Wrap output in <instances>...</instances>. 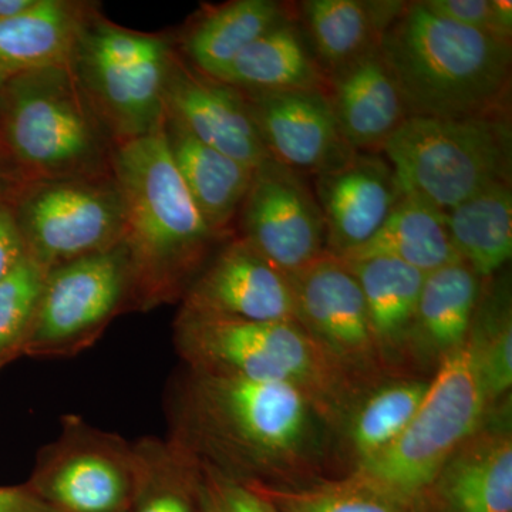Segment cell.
Wrapping results in <instances>:
<instances>
[{"label":"cell","mask_w":512,"mask_h":512,"mask_svg":"<svg viewBox=\"0 0 512 512\" xmlns=\"http://www.w3.org/2000/svg\"><path fill=\"white\" fill-rule=\"evenodd\" d=\"M296 322L363 393L389 377L377 352L365 298L352 269L328 254L292 276Z\"/></svg>","instance_id":"cell-11"},{"label":"cell","mask_w":512,"mask_h":512,"mask_svg":"<svg viewBox=\"0 0 512 512\" xmlns=\"http://www.w3.org/2000/svg\"><path fill=\"white\" fill-rule=\"evenodd\" d=\"M429 384L430 379L420 377L384 380L357 400L339 434L340 457L348 474L396 443Z\"/></svg>","instance_id":"cell-26"},{"label":"cell","mask_w":512,"mask_h":512,"mask_svg":"<svg viewBox=\"0 0 512 512\" xmlns=\"http://www.w3.org/2000/svg\"><path fill=\"white\" fill-rule=\"evenodd\" d=\"M409 117H510L512 47L406 2L379 43Z\"/></svg>","instance_id":"cell-3"},{"label":"cell","mask_w":512,"mask_h":512,"mask_svg":"<svg viewBox=\"0 0 512 512\" xmlns=\"http://www.w3.org/2000/svg\"><path fill=\"white\" fill-rule=\"evenodd\" d=\"M325 93L343 137L356 153H382L409 117L379 47L328 74Z\"/></svg>","instance_id":"cell-19"},{"label":"cell","mask_w":512,"mask_h":512,"mask_svg":"<svg viewBox=\"0 0 512 512\" xmlns=\"http://www.w3.org/2000/svg\"><path fill=\"white\" fill-rule=\"evenodd\" d=\"M458 258L481 279L498 275L512 256V187L497 183L444 212Z\"/></svg>","instance_id":"cell-27"},{"label":"cell","mask_w":512,"mask_h":512,"mask_svg":"<svg viewBox=\"0 0 512 512\" xmlns=\"http://www.w3.org/2000/svg\"><path fill=\"white\" fill-rule=\"evenodd\" d=\"M137 483L136 444L72 414L40 451L28 485L57 512H128Z\"/></svg>","instance_id":"cell-7"},{"label":"cell","mask_w":512,"mask_h":512,"mask_svg":"<svg viewBox=\"0 0 512 512\" xmlns=\"http://www.w3.org/2000/svg\"><path fill=\"white\" fill-rule=\"evenodd\" d=\"M72 6L37 0L13 18L0 19V87L23 74L67 67L79 42Z\"/></svg>","instance_id":"cell-24"},{"label":"cell","mask_w":512,"mask_h":512,"mask_svg":"<svg viewBox=\"0 0 512 512\" xmlns=\"http://www.w3.org/2000/svg\"><path fill=\"white\" fill-rule=\"evenodd\" d=\"M8 190H9L8 178H6L5 175L0 174V198H2L3 194H5V192Z\"/></svg>","instance_id":"cell-40"},{"label":"cell","mask_w":512,"mask_h":512,"mask_svg":"<svg viewBox=\"0 0 512 512\" xmlns=\"http://www.w3.org/2000/svg\"><path fill=\"white\" fill-rule=\"evenodd\" d=\"M217 80L249 93L325 90L328 84L311 43L291 20L255 40Z\"/></svg>","instance_id":"cell-25"},{"label":"cell","mask_w":512,"mask_h":512,"mask_svg":"<svg viewBox=\"0 0 512 512\" xmlns=\"http://www.w3.org/2000/svg\"><path fill=\"white\" fill-rule=\"evenodd\" d=\"M382 153L403 197L451 210L477 192L510 181V117H407Z\"/></svg>","instance_id":"cell-5"},{"label":"cell","mask_w":512,"mask_h":512,"mask_svg":"<svg viewBox=\"0 0 512 512\" xmlns=\"http://www.w3.org/2000/svg\"><path fill=\"white\" fill-rule=\"evenodd\" d=\"M67 67L6 84L5 133L20 163L46 177L77 173L97 157V137Z\"/></svg>","instance_id":"cell-10"},{"label":"cell","mask_w":512,"mask_h":512,"mask_svg":"<svg viewBox=\"0 0 512 512\" xmlns=\"http://www.w3.org/2000/svg\"><path fill=\"white\" fill-rule=\"evenodd\" d=\"M28 255L19 221L6 205L0 204V281Z\"/></svg>","instance_id":"cell-36"},{"label":"cell","mask_w":512,"mask_h":512,"mask_svg":"<svg viewBox=\"0 0 512 512\" xmlns=\"http://www.w3.org/2000/svg\"><path fill=\"white\" fill-rule=\"evenodd\" d=\"M131 296L123 244L53 268L46 276L22 355L73 356L93 345Z\"/></svg>","instance_id":"cell-9"},{"label":"cell","mask_w":512,"mask_h":512,"mask_svg":"<svg viewBox=\"0 0 512 512\" xmlns=\"http://www.w3.org/2000/svg\"><path fill=\"white\" fill-rule=\"evenodd\" d=\"M37 0H0V19L13 18L36 5Z\"/></svg>","instance_id":"cell-38"},{"label":"cell","mask_w":512,"mask_h":512,"mask_svg":"<svg viewBox=\"0 0 512 512\" xmlns=\"http://www.w3.org/2000/svg\"><path fill=\"white\" fill-rule=\"evenodd\" d=\"M493 5L501 28L512 36V2L510 0H493Z\"/></svg>","instance_id":"cell-39"},{"label":"cell","mask_w":512,"mask_h":512,"mask_svg":"<svg viewBox=\"0 0 512 512\" xmlns=\"http://www.w3.org/2000/svg\"><path fill=\"white\" fill-rule=\"evenodd\" d=\"M367 258L396 259L424 275L461 261L451 244L444 212L407 197L400 198L366 244L339 259Z\"/></svg>","instance_id":"cell-28"},{"label":"cell","mask_w":512,"mask_h":512,"mask_svg":"<svg viewBox=\"0 0 512 512\" xmlns=\"http://www.w3.org/2000/svg\"><path fill=\"white\" fill-rule=\"evenodd\" d=\"M164 128L185 187L208 227L221 239L241 211L254 168L205 146L170 117L164 116Z\"/></svg>","instance_id":"cell-22"},{"label":"cell","mask_w":512,"mask_h":512,"mask_svg":"<svg viewBox=\"0 0 512 512\" xmlns=\"http://www.w3.org/2000/svg\"><path fill=\"white\" fill-rule=\"evenodd\" d=\"M194 460L200 512H281L251 485L195 454Z\"/></svg>","instance_id":"cell-34"},{"label":"cell","mask_w":512,"mask_h":512,"mask_svg":"<svg viewBox=\"0 0 512 512\" xmlns=\"http://www.w3.org/2000/svg\"><path fill=\"white\" fill-rule=\"evenodd\" d=\"M241 93L269 157L279 164L316 177L355 156L325 90Z\"/></svg>","instance_id":"cell-14"},{"label":"cell","mask_w":512,"mask_h":512,"mask_svg":"<svg viewBox=\"0 0 512 512\" xmlns=\"http://www.w3.org/2000/svg\"><path fill=\"white\" fill-rule=\"evenodd\" d=\"M419 512H512L510 424L485 417L441 467Z\"/></svg>","instance_id":"cell-18"},{"label":"cell","mask_w":512,"mask_h":512,"mask_svg":"<svg viewBox=\"0 0 512 512\" xmlns=\"http://www.w3.org/2000/svg\"><path fill=\"white\" fill-rule=\"evenodd\" d=\"M406 2L305 0L299 5L308 40L323 72L348 66L379 47Z\"/></svg>","instance_id":"cell-23"},{"label":"cell","mask_w":512,"mask_h":512,"mask_svg":"<svg viewBox=\"0 0 512 512\" xmlns=\"http://www.w3.org/2000/svg\"><path fill=\"white\" fill-rule=\"evenodd\" d=\"M421 2L440 18L511 42L512 36L501 28L495 16L493 0H421Z\"/></svg>","instance_id":"cell-35"},{"label":"cell","mask_w":512,"mask_h":512,"mask_svg":"<svg viewBox=\"0 0 512 512\" xmlns=\"http://www.w3.org/2000/svg\"><path fill=\"white\" fill-rule=\"evenodd\" d=\"M174 343L187 370L286 383L305 393L338 434L362 390L295 320L181 311Z\"/></svg>","instance_id":"cell-4"},{"label":"cell","mask_w":512,"mask_h":512,"mask_svg":"<svg viewBox=\"0 0 512 512\" xmlns=\"http://www.w3.org/2000/svg\"><path fill=\"white\" fill-rule=\"evenodd\" d=\"M173 436L244 483L295 487L345 467L338 431L286 383L187 370Z\"/></svg>","instance_id":"cell-1"},{"label":"cell","mask_w":512,"mask_h":512,"mask_svg":"<svg viewBox=\"0 0 512 512\" xmlns=\"http://www.w3.org/2000/svg\"><path fill=\"white\" fill-rule=\"evenodd\" d=\"M47 274L28 255L0 281V365L22 355Z\"/></svg>","instance_id":"cell-33"},{"label":"cell","mask_w":512,"mask_h":512,"mask_svg":"<svg viewBox=\"0 0 512 512\" xmlns=\"http://www.w3.org/2000/svg\"><path fill=\"white\" fill-rule=\"evenodd\" d=\"M138 483L128 512H200L194 454L183 441H137Z\"/></svg>","instance_id":"cell-31"},{"label":"cell","mask_w":512,"mask_h":512,"mask_svg":"<svg viewBox=\"0 0 512 512\" xmlns=\"http://www.w3.org/2000/svg\"><path fill=\"white\" fill-rule=\"evenodd\" d=\"M114 171L131 298L150 308L184 296L220 238L175 167L164 121L144 136L124 140L114 156Z\"/></svg>","instance_id":"cell-2"},{"label":"cell","mask_w":512,"mask_h":512,"mask_svg":"<svg viewBox=\"0 0 512 512\" xmlns=\"http://www.w3.org/2000/svg\"><path fill=\"white\" fill-rule=\"evenodd\" d=\"M247 484L281 512H417L352 474L295 487Z\"/></svg>","instance_id":"cell-32"},{"label":"cell","mask_w":512,"mask_h":512,"mask_svg":"<svg viewBox=\"0 0 512 512\" xmlns=\"http://www.w3.org/2000/svg\"><path fill=\"white\" fill-rule=\"evenodd\" d=\"M76 52L87 90L117 133L128 140L163 123L167 42L103 22L82 30Z\"/></svg>","instance_id":"cell-8"},{"label":"cell","mask_w":512,"mask_h":512,"mask_svg":"<svg viewBox=\"0 0 512 512\" xmlns=\"http://www.w3.org/2000/svg\"><path fill=\"white\" fill-rule=\"evenodd\" d=\"M164 110L202 144L249 168L256 170L271 158L242 93L174 59L165 82Z\"/></svg>","instance_id":"cell-16"},{"label":"cell","mask_w":512,"mask_h":512,"mask_svg":"<svg viewBox=\"0 0 512 512\" xmlns=\"http://www.w3.org/2000/svg\"><path fill=\"white\" fill-rule=\"evenodd\" d=\"M181 311L248 320H295L288 276L245 239L229 242L195 278Z\"/></svg>","instance_id":"cell-15"},{"label":"cell","mask_w":512,"mask_h":512,"mask_svg":"<svg viewBox=\"0 0 512 512\" xmlns=\"http://www.w3.org/2000/svg\"><path fill=\"white\" fill-rule=\"evenodd\" d=\"M467 345L491 409L510 396L512 386V303L505 276L484 279Z\"/></svg>","instance_id":"cell-30"},{"label":"cell","mask_w":512,"mask_h":512,"mask_svg":"<svg viewBox=\"0 0 512 512\" xmlns=\"http://www.w3.org/2000/svg\"><path fill=\"white\" fill-rule=\"evenodd\" d=\"M488 410L476 360L466 342L431 377L419 410L396 443L349 474L419 512L441 467L480 429Z\"/></svg>","instance_id":"cell-6"},{"label":"cell","mask_w":512,"mask_h":512,"mask_svg":"<svg viewBox=\"0 0 512 512\" xmlns=\"http://www.w3.org/2000/svg\"><path fill=\"white\" fill-rule=\"evenodd\" d=\"M291 20L274 0H237L212 10L195 25L185 50L197 72L217 80L255 40Z\"/></svg>","instance_id":"cell-29"},{"label":"cell","mask_w":512,"mask_h":512,"mask_svg":"<svg viewBox=\"0 0 512 512\" xmlns=\"http://www.w3.org/2000/svg\"><path fill=\"white\" fill-rule=\"evenodd\" d=\"M315 197L326 232V252L343 258L379 231L403 197L392 167L375 153L316 175Z\"/></svg>","instance_id":"cell-17"},{"label":"cell","mask_w":512,"mask_h":512,"mask_svg":"<svg viewBox=\"0 0 512 512\" xmlns=\"http://www.w3.org/2000/svg\"><path fill=\"white\" fill-rule=\"evenodd\" d=\"M483 279L458 261L424 276L412 339L414 376L431 379L466 345Z\"/></svg>","instance_id":"cell-21"},{"label":"cell","mask_w":512,"mask_h":512,"mask_svg":"<svg viewBox=\"0 0 512 512\" xmlns=\"http://www.w3.org/2000/svg\"><path fill=\"white\" fill-rule=\"evenodd\" d=\"M20 229L28 254L47 271L123 241L117 188L83 181H50L29 195Z\"/></svg>","instance_id":"cell-12"},{"label":"cell","mask_w":512,"mask_h":512,"mask_svg":"<svg viewBox=\"0 0 512 512\" xmlns=\"http://www.w3.org/2000/svg\"><path fill=\"white\" fill-rule=\"evenodd\" d=\"M0 512H57L37 497L29 485L0 487Z\"/></svg>","instance_id":"cell-37"},{"label":"cell","mask_w":512,"mask_h":512,"mask_svg":"<svg viewBox=\"0 0 512 512\" xmlns=\"http://www.w3.org/2000/svg\"><path fill=\"white\" fill-rule=\"evenodd\" d=\"M346 264L362 288L367 318L384 373L389 379L416 377L412 339L426 275L390 258H367Z\"/></svg>","instance_id":"cell-20"},{"label":"cell","mask_w":512,"mask_h":512,"mask_svg":"<svg viewBox=\"0 0 512 512\" xmlns=\"http://www.w3.org/2000/svg\"><path fill=\"white\" fill-rule=\"evenodd\" d=\"M242 239L282 274L292 276L326 254V232L305 175L268 158L241 207Z\"/></svg>","instance_id":"cell-13"}]
</instances>
